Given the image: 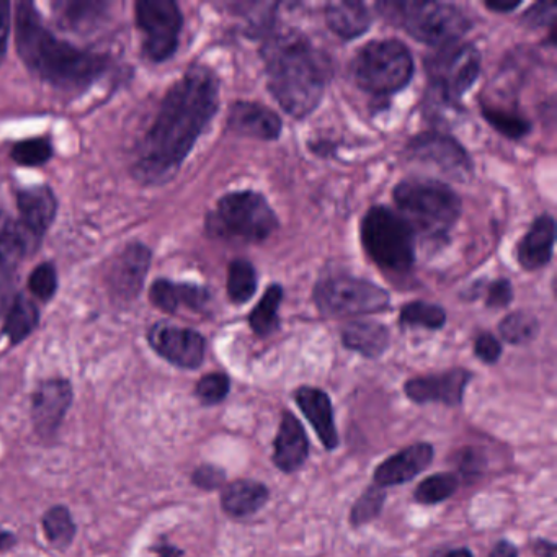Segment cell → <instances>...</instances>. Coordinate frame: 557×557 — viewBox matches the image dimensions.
Masks as SVG:
<instances>
[{
	"label": "cell",
	"mask_w": 557,
	"mask_h": 557,
	"mask_svg": "<svg viewBox=\"0 0 557 557\" xmlns=\"http://www.w3.org/2000/svg\"><path fill=\"white\" fill-rule=\"evenodd\" d=\"M319 311L331 318L373 314L389 308V293L368 280L332 275L321 280L314 289Z\"/></svg>",
	"instance_id": "obj_9"
},
{
	"label": "cell",
	"mask_w": 557,
	"mask_h": 557,
	"mask_svg": "<svg viewBox=\"0 0 557 557\" xmlns=\"http://www.w3.org/2000/svg\"><path fill=\"white\" fill-rule=\"evenodd\" d=\"M556 223L549 214L536 218L527 236L518 244V262L523 269L537 270L553 257Z\"/></svg>",
	"instance_id": "obj_19"
},
{
	"label": "cell",
	"mask_w": 557,
	"mask_h": 557,
	"mask_svg": "<svg viewBox=\"0 0 557 557\" xmlns=\"http://www.w3.org/2000/svg\"><path fill=\"white\" fill-rule=\"evenodd\" d=\"M394 201L412 230L432 239L445 237L461 214L458 195L448 185L432 178L400 182L394 190Z\"/></svg>",
	"instance_id": "obj_4"
},
{
	"label": "cell",
	"mask_w": 557,
	"mask_h": 557,
	"mask_svg": "<svg viewBox=\"0 0 557 557\" xmlns=\"http://www.w3.org/2000/svg\"><path fill=\"white\" fill-rule=\"evenodd\" d=\"M520 5V2H502V0H491V2H485V8L491 9V11L500 12H511Z\"/></svg>",
	"instance_id": "obj_47"
},
{
	"label": "cell",
	"mask_w": 557,
	"mask_h": 557,
	"mask_svg": "<svg viewBox=\"0 0 557 557\" xmlns=\"http://www.w3.org/2000/svg\"><path fill=\"white\" fill-rule=\"evenodd\" d=\"M53 156V148L50 141L45 138L27 139L17 143L12 149V159L22 165H40L50 161Z\"/></svg>",
	"instance_id": "obj_37"
},
{
	"label": "cell",
	"mask_w": 557,
	"mask_h": 557,
	"mask_svg": "<svg viewBox=\"0 0 557 557\" xmlns=\"http://www.w3.org/2000/svg\"><path fill=\"white\" fill-rule=\"evenodd\" d=\"M433 458L432 446L426 443L409 446L404 451L397 453L393 458L386 459L374 472V482L377 487L404 484L416 478L430 465Z\"/></svg>",
	"instance_id": "obj_17"
},
{
	"label": "cell",
	"mask_w": 557,
	"mask_h": 557,
	"mask_svg": "<svg viewBox=\"0 0 557 557\" xmlns=\"http://www.w3.org/2000/svg\"><path fill=\"white\" fill-rule=\"evenodd\" d=\"M471 380L469 371L451 370L435 376L417 377L406 384V393L416 403H443L456 406L461 403L466 384Z\"/></svg>",
	"instance_id": "obj_15"
},
{
	"label": "cell",
	"mask_w": 557,
	"mask_h": 557,
	"mask_svg": "<svg viewBox=\"0 0 557 557\" xmlns=\"http://www.w3.org/2000/svg\"><path fill=\"white\" fill-rule=\"evenodd\" d=\"M474 351L485 363H495L500 358L502 345L494 335L481 334L475 341Z\"/></svg>",
	"instance_id": "obj_43"
},
{
	"label": "cell",
	"mask_w": 557,
	"mask_h": 557,
	"mask_svg": "<svg viewBox=\"0 0 557 557\" xmlns=\"http://www.w3.org/2000/svg\"><path fill=\"white\" fill-rule=\"evenodd\" d=\"M407 152L413 161L435 165L451 181L466 182L471 178L472 161L468 151L445 133H420L409 143Z\"/></svg>",
	"instance_id": "obj_12"
},
{
	"label": "cell",
	"mask_w": 557,
	"mask_h": 557,
	"mask_svg": "<svg viewBox=\"0 0 557 557\" xmlns=\"http://www.w3.org/2000/svg\"><path fill=\"white\" fill-rule=\"evenodd\" d=\"M435 557H472L468 549H449L446 553L436 554Z\"/></svg>",
	"instance_id": "obj_48"
},
{
	"label": "cell",
	"mask_w": 557,
	"mask_h": 557,
	"mask_svg": "<svg viewBox=\"0 0 557 557\" xmlns=\"http://www.w3.org/2000/svg\"><path fill=\"white\" fill-rule=\"evenodd\" d=\"M412 74V54L397 40L371 41L358 51L354 61L355 83L373 96L399 92L410 83Z\"/></svg>",
	"instance_id": "obj_8"
},
{
	"label": "cell",
	"mask_w": 557,
	"mask_h": 557,
	"mask_svg": "<svg viewBox=\"0 0 557 557\" xmlns=\"http://www.w3.org/2000/svg\"><path fill=\"white\" fill-rule=\"evenodd\" d=\"M28 286L38 299L50 301L58 288L57 269L53 263H44V265L37 267L32 273Z\"/></svg>",
	"instance_id": "obj_38"
},
{
	"label": "cell",
	"mask_w": 557,
	"mask_h": 557,
	"mask_svg": "<svg viewBox=\"0 0 557 557\" xmlns=\"http://www.w3.org/2000/svg\"><path fill=\"white\" fill-rule=\"evenodd\" d=\"M308 451L309 443L301 423L292 413H283L275 440V465L285 472L296 471L308 458Z\"/></svg>",
	"instance_id": "obj_21"
},
{
	"label": "cell",
	"mask_w": 557,
	"mask_h": 557,
	"mask_svg": "<svg viewBox=\"0 0 557 557\" xmlns=\"http://www.w3.org/2000/svg\"><path fill=\"white\" fill-rule=\"evenodd\" d=\"M15 37L18 54L28 70L60 89H84L106 71V58L58 40L32 2L17 4Z\"/></svg>",
	"instance_id": "obj_3"
},
{
	"label": "cell",
	"mask_w": 557,
	"mask_h": 557,
	"mask_svg": "<svg viewBox=\"0 0 557 557\" xmlns=\"http://www.w3.org/2000/svg\"><path fill=\"white\" fill-rule=\"evenodd\" d=\"M269 89L288 115L301 120L318 109L331 66L311 41L296 32L269 38L262 48Z\"/></svg>",
	"instance_id": "obj_2"
},
{
	"label": "cell",
	"mask_w": 557,
	"mask_h": 557,
	"mask_svg": "<svg viewBox=\"0 0 557 557\" xmlns=\"http://www.w3.org/2000/svg\"><path fill=\"white\" fill-rule=\"evenodd\" d=\"M491 557H518L517 547L508 541H500L497 546L492 549Z\"/></svg>",
	"instance_id": "obj_46"
},
{
	"label": "cell",
	"mask_w": 557,
	"mask_h": 557,
	"mask_svg": "<svg viewBox=\"0 0 557 557\" xmlns=\"http://www.w3.org/2000/svg\"><path fill=\"white\" fill-rule=\"evenodd\" d=\"M40 237L35 236L24 224L9 223L0 230V272H11L24 257L37 249Z\"/></svg>",
	"instance_id": "obj_26"
},
{
	"label": "cell",
	"mask_w": 557,
	"mask_h": 557,
	"mask_svg": "<svg viewBox=\"0 0 557 557\" xmlns=\"http://www.w3.org/2000/svg\"><path fill=\"white\" fill-rule=\"evenodd\" d=\"M556 18V4L554 2H541L533 5L530 11L524 14L523 21L528 27L540 28L544 25H553Z\"/></svg>",
	"instance_id": "obj_41"
},
{
	"label": "cell",
	"mask_w": 557,
	"mask_h": 557,
	"mask_svg": "<svg viewBox=\"0 0 557 557\" xmlns=\"http://www.w3.org/2000/svg\"><path fill=\"white\" fill-rule=\"evenodd\" d=\"M149 298L162 311L177 312L181 308L200 311L210 302V293L203 286L158 280L151 286Z\"/></svg>",
	"instance_id": "obj_23"
},
{
	"label": "cell",
	"mask_w": 557,
	"mask_h": 557,
	"mask_svg": "<svg viewBox=\"0 0 557 557\" xmlns=\"http://www.w3.org/2000/svg\"><path fill=\"white\" fill-rule=\"evenodd\" d=\"M17 203L21 223L41 239L57 218L58 203L53 191L45 185L27 188L18 194Z\"/></svg>",
	"instance_id": "obj_20"
},
{
	"label": "cell",
	"mask_w": 557,
	"mask_h": 557,
	"mask_svg": "<svg viewBox=\"0 0 557 557\" xmlns=\"http://www.w3.org/2000/svg\"><path fill=\"white\" fill-rule=\"evenodd\" d=\"M9 34H11V4L0 0V61L4 60L8 50Z\"/></svg>",
	"instance_id": "obj_45"
},
{
	"label": "cell",
	"mask_w": 557,
	"mask_h": 557,
	"mask_svg": "<svg viewBox=\"0 0 557 557\" xmlns=\"http://www.w3.org/2000/svg\"><path fill=\"white\" fill-rule=\"evenodd\" d=\"M399 322L403 325H412V327L442 329L446 322V314L440 306L430 305V302L416 301L404 306L400 311Z\"/></svg>",
	"instance_id": "obj_33"
},
{
	"label": "cell",
	"mask_w": 557,
	"mask_h": 557,
	"mask_svg": "<svg viewBox=\"0 0 557 557\" xmlns=\"http://www.w3.org/2000/svg\"><path fill=\"white\" fill-rule=\"evenodd\" d=\"M296 403H298L299 409L302 410L306 419L314 426L321 442L329 449L337 448V429H335L332 404L327 394L314 389V387H301L296 393Z\"/></svg>",
	"instance_id": "obj_22"
},
{
	"label": "cell",
	"mask_w": 557,
	"mask_h": 557,
	"mask_svg": "<svg viewBox=\"0 0 557 557\" xmlns=\"http://www.w3.org/2000/svg\"><path fill=\"white\" fill-rule=\"evenodd\" d=\"M458 488V479L453 474H435L417 487L416 498L420 504L433 505L451 497Z\"/></svg>",
	"instance_id": "obj_36"
},
{
	"label": "cell",
	"mask_w": 557,
	"mask_h": 557,
	"mask_svg": "<svg viewBox=\"0 0 557 557\" xmlns=\"http://www.w3.org/2000/svg\"><path fill=\"white\" fill-rule=\"evenodd\" d=\"M257 272L247 260H234L227 270V295L236 305L250 301L257 292Z\"/></svg>",
	"instance_id": "obj_31"
},
{
	"label": "cell",
	"mask_w": 557,
	"mask_h": 557,
	"mask_svg": "<svg viewBox=\"0 0 557 557\" xmlns=\"http://www.w3.org/2000/svg\"><path fill=\"white\" fill-rule=\"evenodd\" d=\"M149 344L171 363L194 370L205 358V338L191 329L159 322L149 332Z\"/></svg>",
	"instance_id": "obj_13"
},
{
	"label": "cell",
	"mask_w": 557,
	"mask_h": 557,
	"mask_svg": "<svg viewBox=\"0 0 557 557\" xmlns=\"http://www.w3.org/2000/svg\"><path fill=\"white\" fill-rule=\"evenodd\" d=\"M345 347L358 351L368 358H376L384 354L389 344V332L380 322H350L342 332Z\"/></svg>",
	"instance_id": "obj_25"
},
{
	"label": "cell",
	"mask_w": 557,
	"mask_h": 557,
	"mask_svg": "<svg viewBox=\"0 0 557 557\" xmlns=\"http://www.w3.org/2000/svg\"><path fill=\"white\" fill-rule=\"evenodd\" d=\"M151 262V253L148 247L141 244H133L120 256L113 265L112 288L122 299H133L145 285L146 273Z\"/></svg>",
	"instance_id": "obj_18"
},
{
	"label": "cell",
	"mask_w": 557,
	"mask_h": 557,
	"mask_svg": "<svg viewBox=\"0 0 557 557\" xmlns=\"http://www.w3.org/2000/svg\"><path fill=\"white\" fill-rule=\"evenodd\" d=\"M269 491L256 481H237L223 492V508L233 517H249L265 505Z\"/></svg>",
	"instance_id": "obj_27"
},
{
	"label": "cell",
	"mask_w": 557,
	"mask_h": 557,
	"mask_svg": "<svg viewBox=\"0 0 557 557\" xmlns=\"http://www.w3.org/2000/svg\"><path fill=\"white\" fill-rule=\"evenodd\" d=\"M45 533L53 546L66 547L73 541L76 527L70 511L64 507H54L45 515Z\"/></svg>",
	"instance_id": "obj_35"
},
{
	"label": "cell",
	"mask_w": 557,
	"mask_h": 557,
	"mask_svg": "<svg viewBox=\"0 0 557 557\" xmlns=\"http://www.w3.org/2000/svg\"><path fill=\"white\" fill-rule=\"evenodd\" d=\"M195 484L203 488H216L223 484L224 474L221 469L213 468V466H203L198 469L194 475Z\"/></svg>",
	"instance_id": "obj_44"
},
{
	"label": "cell",
	"mask_w": 557,
	"mask_h": 557,
	"mask_svg": "<svg viewBox=\"0 0 557 557\" xmlns=\"http://www.w3.org/2000/svg\"><path fill=\"white\" fill-rule=\"evenodd\" d=\"M498 329H500L502 337L508 344L523 345L534 341L537 332H540V324H537V319L533 314L513 312L500 322Z\"/></svg>",
	"instance_id": "obj_34"
},
{
	"label": "cell",
	"mask_w": 557,
	"mask_h": 557,
	"mask_svg": "<svg viewBox=\"0 0 557 557\" xmlns=\"http://www.w3.org/2000/svg\"><path fill=\"white\" fill-rule=\"evenodd\" d=\"M283 288L280 285L269 286L265 295L260 299L259 305L253 309L250 314V327L253 329L256 334L265 335L272 334L278 327V308L282 305Z\"/></svg>",
	"instance_id": "obj_30"
},
{
	"label": "cell",
	"mask_w": 557,
	"mask_h": 557,
	"mask_svg": "<svg viewBox=\"0 0 557 557\" xmlns=\"http://www.w3.org/2000/svg\"><path fill=\"white\" fill-rule=\"evenodd\" d=\"M230 393V377L223 373L208 374L197 384V394L201 403L218 404Z\"/></svg>",
	"instance_id": "obj_39"
},
{
	"label": "cell",
	"mask_w": 557,
	"mask_h": 557,
	"mask_svg": "<svg viewBox=\"0 0 557 557\" xmlns=\"http://www.w3.org/2000/svg\"><path fill=\"white\" fill-rule=\"evenodd\" d=\"M136 21L145 35L146 57L156 63L169 60L177 50L181 37V9L172 0H139Z\"/></svg>",
	"instance_id": "obj_11"
},
{
	"label": "cell",
	"mask_w": 557,
	"mask_h": 557,
	"mask_svg": "<svg viewBox=\"0 0 557 557\" xmlns=\"http://www.w3.org/2000/svg\"><path fill=\"white\" fill-rule=\"evenodd\" d=\"M220 107V83L208 67L194 66L169 90L156 122L136 149L133 174L145 184H165L187 159Z\"/></svg>",
	"instance_id": "obj_1"
},
{
	"label": "cell",
	"mask_w": 557,
	"mask_h": 557,
	"mask_svg": "<svg viewBox=\"0 0 557 557\" xmlns=\"http://www.w3.org/2000/svg\"><path fill=\"white\" fill-rule=\"evenodd\" d=\"M511 298H513V289H511L510 282L508 280H497L492 283L487 288V302L488 308H505L510 305Z\"/></svg>",
	"instance_id": "obj_42"
},
{
	"label": "cell",
	"mask_w": 557,
	"mask_h": 557,
	"mask_svg": "<svg viewBox=\"0 0 557 557\" xmlns=\"http://www.w3.org/2000/svg\"><path fill=\"white\" fill-rule=\"evenodd\" d=\"M381 14L430 47L445 48L459 44L469 30L468 17L456 5L443 2H380Z\"/></svg>",
	"instance_id": "obj_5"
},
{
	"label": "cell",
	"mask_w": 557,
	"mask_h": 557,
	"mask_svg": "<svg viewBox=\"0 0 557 557\" xmlns=\"http://www.w3.org/2000/svg\"><path fill=\"white\" fill-rule=\"evenodd\" d=\"M325 22L338 37L354 40L370 30L371 15L361 2L344 0L325 5Z\"/></svg>",
	"instance_id": "obj_24"
},
{
	"label": "cell",
	"mask_w": 557,
	"mask_h": 557,
	"mask_svg": "<svg viewBox=\"0 0 557 557\" xmlns=\"http://www.w3.org/2000/svg\"><path fill=\"white\" fill-rule=\"evenodd\" d=\"M53 9L57 11L58 21L64 27L71 28V30H84V28H90L89 25L96 24L97 18L106 11L107 4L64 0V2H57Z\"/></svg>",
	"instance_id": "obj_29"
},
{
	"label": "cell",
	"mask_w": 557,
	"mask_h": 557,
	"mask_svg": "<svg viewBox=\"0 0 557 557\" xmlns=\"http://www.w3.org/2000/svg\"><path fill=\"white\" fill-rule=\"evenodd\" d=\"M361 243L384 272L406 273L416 263V231L389 208L374 207L364 214Z\"/></svg>",
	"instance_id": "obj_6"
},
{
	"label": "cell",
	"mask_w": 557,
	"mask_h": 557,
	"mask_svg": "<svg viewBox=\"0 0 557 557\" xmlns=\"http://www.w3.org/2000/svg\"><path fill=\"white\" fill-rule=\"evenodd\" d=\"M38 319H40V314H38L37 306L28 301L25 296L18 295L5 315L4 332L11 338L12 344H18L37 327Z\"/></svg>",
	"instance_id": "obj_28"
},
{
	"label": "cell",
	"mask_w": 557,
	"mask_h": 557,
	"mask_svg": "<svg viewBox=\"0 0 557 557\" xmlns=\"http://www.w3.org/2000/svg\"><path fill=\"white\" fill-rule=\"evenodd\" d=\"M73 400L71 384L64 380H50L40 384L34 396V422L38 433L53 435L66 416Z\"/></svg>",
	"instance_id": "obj_14"
},
{
	"label": "cell",
	"mask_w": 557,
	"mask_h": 557,
	"mask_svg": "<svg viewBox=\"0 0 557 557\" xmlns=\"http://www.w3.org/2000/svg\"><path fill=\"white\" fill-rule=\"evenodd\" d=\"M425 67L436 99L448 107L456 106L481 73V53L472 45H449L429 58Z\"/></svg>",
	"instance_id": "obj_10"
},
{
	"label": "cell",
	"mask_w": 557,
	"mask_h": 557,
	"mask_svg": "<svg viewBox=\"0 0 557 557\" xmlns=\"http://www.w3.org/2000/svg\"><path fill=\"white\" fill-rule=\"evenodd\" d=\"M278 227V218L269 201L256 191H236L218 201L207 218V230L221 239L262 243Z\"/></svg>",
	"instance_id": "obj_7"
},
{
	"label": "cell",
	"mask_w": 557,
	"mask_h": 557,
	"mask_svg": "<svg viewBox=\"0 0 557 557\" xmlns=\"http://www.w3.org/2000/svg\"><path fill=\"white\" fill-rule=\"evenodd\" d=\"M230 129L236 135L260 141H275L282 135V120L273 110L252 102L234 103L227 119Z\"/></svg>",
	"instance_id": "obj_16"
},
{
	"label": "cell",
	"mask_w": 557,
	"mask_h": 557,
	"mask_svg": "<svg viewBox=\"0 0 557 557\" xmlns=\"http://www.w3.org/2000/svg\"><path fill=\"white\" fill-rule=\"evenodd\" d=\"M383 502L384 492L381 491V487L370 488L355 505L351 520L357 524L367 523V521H370L371 518L380 513Z\"/></svg>",
	"instance_id": "obj_40"
},
{
	"label": "cell",
	"mask_w": 557,
	"mask_h": 557,
	"mask_svg": "<svg viewBox=\"0 0 557 557\" xmlns=\"http://www.w3.org/2000/svg\"><path fill=\"white\" fill-rule=\"evenodd\" d=\"M482 115L487 120L488 125L494 126L498 133L507 136V138L520 139L531 132V123L520 113L488 106L482 109Z\"/></svg>",
	"instance_id": "obj_32"
}]
</instances>
